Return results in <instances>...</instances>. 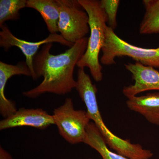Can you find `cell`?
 Listing matches in <instances>:
<instances>
[{
	"mask_svg": "<svg viewBox=\"0 0 159 159\" xmlns=\"http://www.w3.org/2000/svg\"><path fill=\"white\" fill-rule=\"evenodd\" d=\"M88 14L90 35L88 38L85 53L77 64L79 68L88 67L95 81H102V66L99 60V52L102 50L105 39L107 20L99 1L78 0Z\"/></svg>",
	"mask_w": 159,
	"mask_h": 159,
	"instance_id": "2",
	"label": "cell"
},
{
	"mask_svg": "<svg viewBox=\"0 0 159 159\" xmlns=\"http://www.w3.org/2000/svg\"></svg>",
	"mask_w": 159,
	"mask_h": 159,
	"instance_id": "17",
	"label": "cell"
},
{
	"mask_svg": "<svg viewBox=\"0 0 159 159\" xmlns=\"http://www.w3.org/2000/svg\"><path fill=\"white\" fill-rule=\"evenodd\" d=\"M52 125H55L53 116L42 109L22 107L0 121V130L22 126L44 129Z\"/></svg>",
	"mask_w": 159,
	"mask_h": 159,
	"instance_id": "8",
	"label": "cell"
},
{
	"mask_svg": "<svg viewBox=\"0 0 159 159\" xmlns=\"http://www.w3.org/2000/svg\"><path fill=\"white\" fill-rule=\"evenodd\" d=\"M52 116L60 135L66 141L72 145L84 142L90 122L86 111L75 110L72 99L67 98L62 105L54 109Z\"/></svg>",
	"mask_w": 159,
	"mask_h": 159,
	"instance_id": "4",
	"label": "cell"
},
{
	"mask_svg": "<svg viewBox=\"0 0 159 159\" xmlns=\"http://www.w3.org/2000/svg\"><path fill=\"white\" fill-rule=\"evenodd\" d=\"M0 159H13L10 153L2 147H0Z\"/></svg>",
	"mask_w": 159,
	"mask_h": 159,
	"instance_id": "16",
	"label": "cell"
},
{
	"mask_svg": "<svg viewBox=\"0 0 159 159\" xmlns=\"http://www.w3.org/2000/svg\"><path fill=\"white\" fill-rule=\"evenodd\" d=\"M88 38L80 40L64 53L54 55L50 51L52 43L43 45L34 56L33 67L36 79L41 76L43 81L36 87L23 93L29 98H35L46 93L64 95L75 89L74 68L85 53Z\"/></svg>",
	"mask_w": 159,
	"mask_h": 159,
	"instance_id": "1",
	"label": "cell"
},
{
	"mask_svg": "<svg viewBox=\"0 0 159 159\" xmlns=\"http://www.w3.org/2000/svg\"><path fill=\"white\" fill-rule=\"evenodd\" d=\"M125 67L134 81V84L122 90L123 95L128 99L145 91L159 90V71L155 68L139 62L125 64Z\"/></svg>",
	"mask_w": 159,
	"mask_h": 159,
	"instance_id": "7",
	"label": "cell"
},
{
	"mask_svg": "<svg viewBox=\"0 0 159 159\" xmlns=\"http://www.w3.org/2000/svg\"><path fill=\"white\" fill-rule=\"evenodd\" d=\"M101 51L100 62L103 65L115 64L116 57L127 56L143 65L159 69V46L156 48H145L131 44L119 37L108 26Z\"/></svg>",
	"mask_w": 159,
	"mask_h": 159,
	"instance_id": "3",
	"label": "cell"
},
{
	"mask_svg": "<svg viewBox=\"0 0 159 159\" xmlns=\"http://www.w3.org/2000/svg\"><path fill=\"white\" fill-rule=\"evenodd\" d=\"M145 14L139 26L142 34H159V0H144Z\"/></svg>",
	"mask_w": 159,
	"mask_h": 159,
	"instance_id": "13",
	"label": "cell"
},
{
	"mask_svg": "<svg viewBox=\"0 0 159 159\" xmlns=\"http://www.w3.org/2000/svg\"><path fill=\"white\" fill-rule=\"evenodd\" d=\"M100 6L105 12L108 26L113 30L116 28L117 14L120 4L119 0H101Z\"/></svg>",
	"mask_w": 159,
	"mask_h": 159,
	"instance_id": "15",
	"label": "cell"
},
{
	"mask_svg": "<svg viewBox=\"0 0 159 159\" xmlns=\"http://www.w3.org/2000/svg\"><path fill=\"white\" fill-rule=\"evenodd\" d=\"M58 31L66 40L74 44L90 31L89 16L78 0H58Z\"/></svg>",
	"mask_w": 159,
	"mask_h": 159,
	"instance_id": "5",
	"label": "cell"
},
{
	"mask_svg": "<svg viewBox=\"0 0 159 159\" xmlns=\"http://www.w3.org/2000/svg\"><path fill=\"white\" fill-rule=\"evenodd\" d=\"M86 132V138L84 143L97 151L102 159H129L109 150L102 134L94 122L89 123Z\"/></svg>",
	"mask_w": 159,
	"mask_h": 159,
	"instance_id": "12",
	"label": "cell"
},
{
	"mask_svg": "<svg viewBox=\"0 0 159 159\" xmlns=\"http://www.w3.org/2000/svg\"><path fill=\"white\" fill-rule=\"evenodd\" d=\"M0 46L6 51L11 47H17L26 57V62L31 71L33 80H36L33 67V59L38 52L41 46L50 43H59L62 45L71 48L74 44L66 40L60 34H50L45 39L36 42L27 41L16 37L10 31L6 24L0 27Z\"/></svg>",
	"mask_w": 159,
	"mask_h": 159,
	"instance_id": "6",
	"label": "cell"
},
{
	"mask_svg": "<svg viewBox=\"0 0 159 159\" xmlns=\"http://www.w3.org/2000/svg\"><path fill=\"white\" fill-rule=\"evenodd\" d=\"M27 0H1L0 27L8 20L20 18V11L27 6Z\"/></svg>",
	"mask_w": 159,
	"mask_h": 159,
	"instance_id": "14",
	"label": "cell"
},
{
	"mask_svg": "<svg viewBox=\"0 0 159 159\" xmlns=\"http://www.w3.org/2000/svg\"><path fill=\"white\" fill-rule=\"evenodd\" d=\"M26 7L39 12L51 34L58 32L60 6L58 0H27Z\"/></svg>",
	"mask_w": 159,
	"mask_h": 159,
	"instance_id": "11",
	"label": "cell"
},
{
	"mask_svg": "<svg viewBox=\"0 0 159 159\" xmlns=\"http://www.w3.org/2000/svg\"><path fill=\"white\" fill-rule=\"evenodd\" d=\"M19 75L32 77L26 61L15 65L0 61V113L3 118L10 116L17 110L16 102L6 98L5 89L7 81L11 77Z\"/></svg>",
	"mask_w": 159,
	"mask_h": 159,
	"instance_id": "9",
	"label": "cell"
},
{
	"mask_svg": "<svg viewBox=\"0 0 159 159\" xmlns=\"http://www.w3.org/2000/svg\"><path fill=\"white\" fill-rule=\"evenodd\" d=\"M126 104L129 109L142 115L149 123L159 126V93L130 97Z\"/></svg>",
	"mask_w": 159,
	"mask_h": 159,
	"instance_id": "10",
	"label": "cell"
}]
</instances>
